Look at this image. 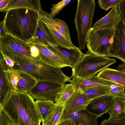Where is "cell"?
I'll return each instance as SVG.
<instances>
[{
	"mask_svg": "<svg viewBox=\"0 0 125 125\" xmlns=\"http://www.w3.org/2000/svg\"><path fill=\"white\" fill-rule=\"evenodd\" d=\"M2 109L15 125H41L42 119L35 101L27 92L12 90Z\"/></svg>",
	"mask_w": 125,
	"mask_h": 125,
	"instance_id": "obj_1",
	"label": "cell"
},
{
	"mask_svg": "<svg viewBox=\"0 0 125 125\" xmlns=\"http://www.w3.org/2000/svg\"><path fill=\"white\" fill-rule=\"evenodd\" d=\"M40 18L39 13L30 9H12L4 18V28L7 33L27 42L34 36Z\"/></svg>",
	"mask_w": 125,
	"mask_h": 125,
	"instance_id": "obj_2",
	"label": "cell"
},
{
	"mask_svg": "<svg viewBox=\"0 0 125 125\" xmlns=\"http://www.w3.org/2000/svg\"><path fill=\"white\" fill-rule=\"evenodd\" d=\"M0 52L15 62L34 64L39 61L33 57L27 42L7 33L0 38Z\"/></svg>",
	"mask_w": 125,
	"mask_h": 125,
	"instance_id": "obj_3",
	"label": "cell"
},
{
	"mask_svg": "<svg viewBox=\"0 0 125 125\" xmlns=\"http://www.w3.org/2000/svg\"><path fill=\"white\" fill-rule=\"evenodd\" d=\"M13 69L21 70L33 76L38 81H47L61 84L70 82L72 78L66 75L61 68L39 61L35 64L15 62Z\"/></svg>",
	"mask_w": 125,
	"mask_h": 125,
	"instance_id": "obj_4",
	"label": "cell"
},
{
	"mask_svg": "<svg viewBox=\"0 0 125 125\" xmlns=\"http://www.w3.org/2000/svg\"><path fill=\"white\" fill-rule=\"evenodd\" d=\"M94 0H78L74 20L77 34L79 48L84 49L89 31L92 24L95 9Z\"/></svg>",
	"mask_w": 125,
	"mask_h": 125,
	"instance_id": "obj_5",
	"label": "cell"
},
{
	"mask_svg": "<svg viewBox=\"0 0 125 125\" xmlns=\"http://www.w3.org/2000/svg\"><path fill=\"white\" fill-rule=\"evenodd\" d=\"M115 59L87 53L72 69V78L86 79L96 75L97 73L115 63Z\"/></svg>",
	"mask_w": 125,
	"mask_h": 125,
	"instance_id": "obj_6",
	"label": "cell"
},
{
	"mask_svg": "<svg viewBox=\"0 0 125 125\" xmlns=\"http://www.w3.org/2000/svg\"><path fill=\"white\" fill-rule=\"evenodd\" d=\"M116 28L97 30L92 27L87 37V52L107 57Z\"/></svg>",
	"mask_w": 125,
	"mask_h": 125,
	"instance_id": "obj_7",
	"label": "cell"
},
{
	"mask_svg": "<svg viewBox=\"0 0 125 125\" xmlns=\"http://www.w3.org/2000/svg\"><path fill=\"white\" fill-rule=\"evenodd\" d=\"M65 84L40 81L28 93L34 99L56 102L58 96Z\"/></svg>",
	"mask_w": 125,
	"mask_h": 125,
	"instance_id": "obj_8",
	"label": "cell"
},
{
	"mask_svg": "<svg viewBox=\"0 0 125 125\" xmlns=\"http://www.w3.org/2000/svg\"><path fill=\"white\" fill-rule=\"evenodd\" d=\"M47 47V46H46ZM68 66L73 68L82 59L84 54L79 47L68 48L59 44L47 47Z\"/></svg>",
	"mask_w": 125,
	"mask_h": 125,
	"instance_id": "obj_9",
	"label": "cell"
},
{
	"mask_svg": "<svg viewBox=\"0 0 125 125\" xmlns=\"http://www.w3.org/2000/svg\"><path fill=\"white\" fill-rule=\"evenodd\" d=\"M118 58L125 63V24L121 19L116 28L107 58Z\"/></svg>",
	"mask_w": 125,
	"mask_h": 125,
	"instance_id": "obj_10",
	"label": "cell"
},
{
	"mask_svg": "<svg viewBox=\"0 0 125 125\" xmlns=\"http://www.w3.org/2000/svg\"><path fill=\"white\" fill-rule=\"evenodd\" d=\"M91 100L82 91L75 90L64 104L62 113L70 114L85 110Z\"/></svg>",
	"mask_w": 125,
	"mask_h": 125,
	"instance_id": "obj_11",
	"label": "cell"
},
{
	"mask_svg": "<svg viewBox=\"0 0 125 125\" xmlns=\"http://www.w3.org/2000/svg\"><path fill=\"white\" fill-rule=\"evenodd\" d=\"M27 42L46 46H54L58 44L47 25L40 18L34 36Z\"/></svg>",
	"mask_w": 125,
	"mask_h": 125,
	"instance_id": "obj_12",
	"label": "cell"
},
{
	"mask_svg": "<svg viewBox=\"0 0 125 125\" xmlns=\"http://www.w3.org/2000/svg\"><path fill=\"white\" fill-rule=\"evenodd\" d=\"M114 97L107 94L92 99L85 110L90 114L98 117L107 113Z\"/></svg>",
	"mask_w": 125,
	"mask_h": 125,
	"instance_id": "obj_13",
	"label": "cell"
},
{
	"mask_svg": "<svg viewBox=\"0 0 125 125\" xmlns=\"http://www.w3.org/2000/svg\"><path fill=\"white\" fill-rule=\"evenodd\" d=\"M0 109H2L12 91L14 90L7 71L8 69L0 54Z\"/></svg>",
	"mask_w": 125,
	"mask_h": 125,
	"instance_id": "obj_14",
	"label": "cell"
},
{
	"mask_svg": "<svg viewBox=\"0 0 125 125\" xmlns=\"http://www.w3.org/2000/svg\"><path fill=\"white\" fill-rule=\"evenodd\" d=\"M70 82L75 90L81 91L91 87L102 86H109L112 88L118 84L101 79L95 75L86 79L74 78Z\"/></svg>",
	"mask_w": 125,
	"mask_h": 125,
	"instance_id": "obj_15",
	"label": "cell"
},
{
	"mask_svg": "<svg viewBox=\"0 0 125 125\" xmlns=\"http://www.w3.org/2000/svg\"><path fill=\"white\" fill-rule=\"evenodd\" d=\"M121 19L118 9L114 7L106 15L98 20L93 28L97 30L116 28Z\"/></svg>",
	"mask_w": 125,
	"mask_h": 125,
	"instance_id": "obj_16",
	"label": "cell"
},
{
	"mask_svg": "<svg viewBox=\"0 0 125 125\" xmlns=\"http://www.w3.org/2000/svg\"><path fill=\"white\" fill-rule=\"evenodd\" d=\"M30 44L35 46L39 49L40 53V61L61 68L68 66L64 62L52 52L46 46L36 44Z\"/></svg>",
	"mask_w": 125,
	"mask_h": 125,
	"instance_id": "obj_17",
	"label": "cell"
},
{
	"mask_svg": "<svg viewBox=\"0 0 125 125\" xmlns=\"http://www.w3.org/2000/svg\"><path fill=\"white\" fill-rule=\"evenodd\" d=\"M39 14L40 17L52 25L71 45L73 46H75L72 42L68 26L65 22L57 18H51L49 16V14L43 10Z\"/></svg>",
	"mask_w": 125,
	"mask_h": 125,
	"instance_id": "obj_18",
	"label": "cell"
},
{
	"mask_svg": "<svg viewBox=\"0 0 125 125\" xmlns=\"http://www.w3.org/2000/svg\"><path fill=\"white\" fill-rule=\"evenodd\" d=\"M19 8L30 9L39 14L42 10L39 0H10L4 11Z\"/></svg>",
	"mask_w": 125,
	"mask_h": 125,
	"instance_id": "obj_19",
	"label": "cell"
},
{
	"mask_svg": "<svg viewBox=\"0 0 125 125\" xmlns=\"http://www.w3.org/2000/svg\"><path fill=\"white\" fill-rule=\"evenodd\" d=\"M97 76L101 79L125 87V74L117 70L107 68L100 72Z\"/></svg>",
	"mask_w": 125,
	"mask_h": 125,
	"instance_id": "obj_20",
	"label": "cell"
},
{
	"mask_svg": "<svg viewBox=\"0 0 125 125\" xmlns=\"http://www.w3.org/2000/svg\"><path fill=\"white\" fill-rule=\"evenodd\" d=\"M125 99L124 98L114 97L107 112L109 115L107 120H118L125 116Z\"/></svg>",
	"mask_w": 125,
	"mask_h": 125,
	"instance_id": "obj_21",
	"label": "cell"
},
{
	"mask_svg": "<svg viewBox=\"0 0 125 125\" xmlns=\"http://www.w3.org/2000/svg\"><path fill=\"white\" fill-rule=\"evenodd\" d=\"M16 70L19 71L22 78L18 83L16 91L27 93L35 86L38 80L33 76L26 72L21 70Z\"/></svg>",
	"mask_w": 125,
	"mask_h": 125,
	"instance_id": "obj_22",
	"label": "cell"
},
{
	"mask_svg": "<svg viewBox=\"0 0 125 125\" xmlns=\"http://www.w3.org/2000/svg\"><path fill=\"white\" fill-rule=\"evenodd\" d=\"M35 103L43 123L54 110L56 104L50 101L36 100Z\"/></svg>",
	"mask_w": 125,
	"mask_h": 125,
	"instance_id": "obj_23",
	"label": "cell"
},
{
	"mask_svg": "<svg viewBox=\"0 0 125 125\" xmlns=\"http://www.w3.org/2000/svg\"><path fill=\"white\" fill-rule=\"evenodd\" d=\"M111 88L109 86H99L88 88L82 91L92 100L101 96L109 94Z\"/></svg>",
	"mask_w": 125,
	"mask_h": 125,
	"instance_id": "obj_24",
	"label": "cell"
},
{
	"mask_svg": "<svg viewBox=\"0 0 125 125\" xmlns=\"http://www.w3.org/2000/svg\"><path fill=\"white\" fill-rule=\"evenodd\" d=\"M75 91L73 86L71 83L65 84L58 95L56 103L58 104L64 105Z\"/></svg>",
	"mask_w": 125,
	"mask_h": 125,
	"instance_id": "obj_25",
	"label": "cell"
},
{
	"mask_svg": "<svg viewBox=\"0 0 125 125\" xmlns=\"http://www.w3.org/2000/svg\"><path fill=\"white\" fill-rule=\"evenodd\" d=\"M64 108L63 105L57 104L52 113L42 125H56L58 123Z\"/></svg>",
	"mask_w": 125,
	"mask_h": 125,
	"instance_id": "obj_26",
	"label": "cell"
},
{
	"mask_svg": "<svg viewBox=\"0 0 125 125\" xmlns=\"http://www.w3.org/2000/svg\"><path fill=\"white\" fill-rule=\"evenodd\" d=\"M40 19L44 22L48 27L49 30L57 42L58 44L68 48L75 47L68 42L49 22L40 17Z\"/></svg>",
	"mask_w": 125,
	"mask_h": 125,
	"instance_id": "obj_27",
	"label": "cell"
},
{
	"mask_svg": "<svg viewBox=\"0 0 125 125\" xmlns=\"http://www.w3.org/2000/svg\"><path fill=\"white\" fill-rule=\"evenodd\" d=\"M82 117L79 125H97L98 117L85 109L82 110Z\"/></svg>",
	"mask_w": 125,
	"mask_h": 125,
	"instance_id": "obj_28",
	"label": "cell"
},
{
	"mask_svg": "<svg viewBox=\"0 0 125 125\" xmlns=\"http://www.w3.org/2000/svg\"><path fill=\"white\" fill-rule=\"evenodd\" d=\"M123 0H99L97 2L99 7L106 11L111 8L119 6Z\"/></svg>",
	"mask_w": 125,
	"mask_h": 125,
	"instance_id": "obj_29",
	"label": "cell"
},
{
	"mask_svg": "<svg viewBox=\"0 0 125 125\" xmlns=\"http://www.w3.org/2000/svg\"><path fill=\"white\" fill-rule=\"evenodd\" d=\"M71 1V0H63L57 4L52 5L51 8V12L49 14L50 17L53 19L54 17L58 14L60 11Z\"/></svg>",
	"mask_w": 125,
	"mask_h": 125,
	"instance_id": "obj_30",
	"label": "cell"
},
{
	"mask_svg": "<svg viewBox=\"0 0 125 125\" xmlns=\"http://www.w3.org/2000/svg\"><path fill=\"white\" fill-rule=\"evenodd\" d=\"M7 71L10 76L11 83L14 90L16 91L17 84L19 80L22 78L20 73L17 70L8 69Z\"/></svg>",
	"mask_w": 125,
	"mask_h": 125,
	"instance_id": "obj_31",
	"label": "cell"
},
{
	"mask_svg": "<svg viewBox=\"0 0 125 125\" xmlns=\"http://www.w3.org/2000/svg\"><path fill=\"white\" fill-rule=\"evenodd\" d=\"M109 94L114 97H118L125 99V86L118 84L113 88H111L109 90Z\"/></svg>",
	"mask_w": 125,
	"mask_h": 125,
	"instance_id": "obj_32",
	"label": "cell"
},
{
	"mask_svg": "<svg viewBox=\"0 0 125 125\" xmlns=\"http://www.w3.org/2000/svg\"><path fill=\"white\" fill-rule=\"evenodd\" d=\"M101 125H125V116L116 120L105 119L102 122Z\"/></svg>",
	"mask_w": 125,
	"mask_h": 125,
	"instance_id": "obj_33",
	"label": "cell"
},
{
	"mask_svg": "<svg viewBox=\"0 0 125 125\" xmlns=\"http://www.w3.org/2000/svg\"><path fill=\"white\" fill-rule=\"evenodd\" d=\"M11 121L2 109H0V125H10Z\"/></svg>",
	"mask_w": 125,
	"mask_h": 125,
	"instance_id": "obj_34",
	"label": "cell"
},
{
	"mask_svg": "<svg viewBox=\"0 0 125 125\" xmlns=\"http://www.w3.org/2000/svg\"><path fill=\"white\" fill-rule=\"evenodd\" d=\"M117 8L121 19L125 24V0H123Z\"/></svg>",
	"mask_w": 125,
	"mask_h": 125,
	"instance_id": "obj_35",
	"label": "cell"
},
{
	"mask_svg": "<svg viewBox=\"0 0 125 125\" xmlns=\"http://www.w3.org/2000/svg\"><path fill=\"white\" fill-rule=\"evenodd\" d=\"M0 53L2 57L3 61L8 69H13L15 64L14 62L6 55L1 53Z\"/></svg>",
	"mask_w": 125,
	"mask_h": 125,
	"instance_id": "obj_36",
	"label": "cell"
},
{
	"mask_svg": "<svg viewBox=\"0 0 125 125\" xmlns=\"http://www.w3.org/2000/svg\"><path fill=\"white\" fill-rule=\"evenodd\" d=\"M28 43L30 46V51L32 56L37 59L40 61V53L39 49L35 46L30 43Z\"/></svg>",
	"mask_w": 125,
	"mask_h": 125,
	"instance_id": "obj_37",
	"label": "cell"
},
{
	"mask_svg": "<svg viewBox=\"0 0 125 125\" xmlns=\"http://www.w3.org/2000/svg\"><path fill=\"white\" fill-rule=\"evenodd\" d=\"M10 0H0V11L3 12L8 5Z\"/></svg>",
	"mask_w": 125,
	"mask_h": 125,
	"instance_id": "obj_38",
	"label": "cell"
},
{
	"mask_svg": "<svg viewBox=\"0 0 125 125\" xmlns=\"http://www.w3.org/2000/svg\"><path fill=\"white\" fill-rule=\"evenodd\" d=\"M56 125H76L73 121L71 119L64 120Z\"/></svg>",
	"mask_w": 125,
	"mask_h": 125,
	"instance_id": "obj_39",
	"label": "cell"
},
{
	"mask_svg": "<svg viewBox=\"0 0 125 125\" xmlns=\"http://www.w3.org/2000/svg\"><path fill=\"white\" fill-rule=\"evenodd\" d=\"M0 38L4 36L7 33L4 27V23L3 21L0 22Z\"/></svg>",
	"mask_w": 125,
	"mask_h": 125,
	"instance_id": "obj_40",
	"label": "cell"
},
{
	"mask_svg": "<svg viewBox=\"0 0 125 125\" xmlns=\"http://www.w3.org/2000/svg\"><path fill=\"white\" fill-rule=\"evenodd\" d=\"M117 70L125 74V63L119 64Z\"/></svg>",
	"mask_w": 125,
	"mask_h": 125,
	"instance_id": "obj_41",
	"label": "cell"
},
{
	"mask_svg": "<svg viewBox=\"0 0 125 125\" xmlns=\"http://www.w3.org/2000/svg\"><path fill=\"white\" fill-rule=\"evenodd\" d=\"M124 105H125V100L124 101Z\"/></svg>",
	"mask_w": 125,
	"mask_h": 125,
	"instance_id": "obj_42",
	"label": "cell"
},
{
	"mask_svg": "<svg viewBox=\"0 0 125 125\" xmlns=\"http://www.w3.org/2000/svg\"><path fill=\"white\" fill-rule=\"evenodd\" d=\"M10 125H14V124H12V123H11V124Z\"/></svg>",
	"mask_w": 125,
	"mask_h": 125,
	"instance_id": "obj_43",
	"label": "cell"
},
{
	"mask_svg": "<svg viewBox=\"0 0 125 125\" xmlns=\"http://www.w3.org/2000/svg\"></svg>",
	"mask_w": 125,
	"mask_h": 125,
	"instance_id": "obj_44",
	"label": "cell"
}]
</instances>
